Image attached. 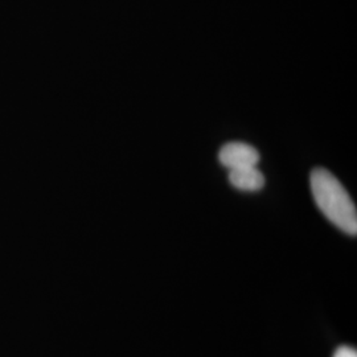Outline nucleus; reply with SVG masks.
<instances>
[{
  "mask_svg": "<svg viewBox=\"0 0 357 357\" xmlns=\"http://www.w3.org/2000/svg\"><path fill=\"white\" fill-rule=\"evenodd\" d=\"M311 192L321 213L351 236L357 234V212L342 183L324 168H315L310 176Z\"/></svg>",
  "mask_w": 357,
  "mask_h": 357,
  "instance_id": "obj_1",
  "label": "nucleus"
},
{
  "mask_svg": "<svg viewBox=\"0 0 357 357\" xmlns=\"http://www.w3.org/2000/svg\"><path fill=\"white\" fill-rule=\"evenodd\" d=\"M218 160L222 166L229 168V171L245 167H255L259 162V153L248 143L229 142L221 147Z\"/></svg>",
  "mask_w": 357,
  "mask_h": 357,
  "instance_id": "obj_2",
  "label": "nucleus"
},
{
  "mask_svg": "<svg viewBox=\"0 0 357 357\" xmlns=\"http://www.w3.org/2000/svg\"><path fill=\"white\" fill-rule=\"evenodd\" d=\"M230 184L243 192H257L264 188L265 176L255 167H245L229 171Z\"/></svg>",
  "mask_w": 357,
  "mask_h": 357,
  "instance_id": "obj_3",
  "label": "nucleus"
},
{
  "mask_svg": "<svg viewBox=\"0 0 357 357\" xmlns=\"http://www.w3.org/2000/svg\"><path fill=\"white\" fill-rule=\"evenodd\" d=\"M333 357H357V352L355 348L351 347H340Z\"/></svg>",
  "mask_w": 357,
  "mask_h": 357,
  "instance_id": "obj_4",
  "label": "nucleus"
}]
</instances>
